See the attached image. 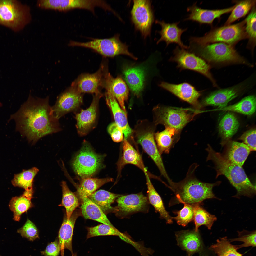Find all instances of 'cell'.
<instances>
[{
	"label": "cell",
	"instance_id": "obj_1",
	"mask_svg": "<svg viewBox=\"0 0 256 256\" xmlns=\"http://www.w3.org/2000/svg\"><path fill=\"white\" fill-rule=\"evenodd\" d=\"M49 100L48 96L35 98L30 95L26 102L8 121L14 119L16 131L32 144L45 136L61 130L59 119L54 115Z\"/></svg>",
	"mask_w": 256,
	"mask_h": 256
},
{
	"label": "cell",
	"instance_id": "obj_2",
	"mask_svg": "<svg viewBox=\"0 0 256 256\" xmlns=\"http://www.w3.org/2000/svg\"><path fill=\"white\" fill-rule=\"evenodd\" d=\"M197 167L196 164H193L189 167L183 180L178 182L172 181L169 184V188L175 195L173 203H201L206 199L216 198L212 189L221 182L210 183L200 181L195 175Z\"/></svg>",
	"mask_w": 256,
	"mask_h": 256
},
{
	"label": "cell",
	"instance_id": "obj_3",
	"mask_svg": "<svg viewBox=\"0 0 256 256\" xmlns=\"http://www.w3.org/2000/svg\"><path fill=\"white\" fill-rule=\"evenodd\" d=\"M206 150L208 152L207 160H211L214 164L216 178L221 175L225 176L236 189V196L251 197L255 194L256 185L251 182L242 167L229 162L209 145Z\"/></svg>",
	"mask_w": 256,
	"mask_h": 256
},
{
	"label": "cell",
	"instance_id": "obj_4",
	"mask_svg": "<svg viewBox=\"0 0 256 256\" xmlns=\"http://www.w3.org/2000/svg\"><path fill=\"white\" fill-rule=\"evenodd\" d=\"M187 50L210 63L216 64L252 65L241 56L233 46L217 42L198 45L189 43Z\"/></svg>",
	"mask_w": 256,
	"mask_h": 256
},
{
	"label": "cell",
	"instance_id": "obj_5",
	"mask_svg": "<svg viewBox=\"0 0 256 256\" xmlns=\"http://www.w3.org/2000/svg\"><path fill=\"white\" fill-rule=\"evenodd\" d=\"M245 19L237 23L229 25L210 31L201 37H192L189 43L203 45L222 42L233 46L247 36L245 30Z\"/></svg>",
	"mask_w": 256,
	"mask_h": 256
},
{
	"label": "cell",
	"instance_id": "obj_6",
	"mask_svg": "<svg viewBox=\"0 0 256 256\" xmlns=\"http://www.w3.org/2000/svg\"><path fill=\"white\" fill-rule=\"evenodd\" d=\"M29 7L16 0H0V24L15 31L23 29L31 20Z\"/></svg>",
	"mask_w": 256,
	"mask_h": 256
},
{
	"label": "cell",
	"instance_id": "obj_7",
	"mask_svg": "<svg viewBox=\"0 0 256 256\" xmlns=\"http://www.w3.org/2000/svg\"><path fill=\"white\" fill-rule=\"evenodd\" d=\"M105 155L96 153L85 140L72 162L74 172L82 178H90L103 167Z\"/></svg>",
	"mask_w": 256,
	"mask_h": 256
},
{
	"label": "cell",
	"instance_id": "obj_8",
	"mask_svg": "<svg viewBox=\"0 0 256 256\" xmlns=\"http://www.w3.org/2000/svg\"><path fill=\"white\" fill-rule=\"evenodd\" d=\"M119 37V34H116L109 38L93 39L91 41L86 42L71 41L68 45L91 48L105 57H113L123 54L137 60V58L129 51L128 46L121 41Z\"/></svg>",
	"mask_w": 256,
	"mask_h": 256
},
{
	"label": "cell",
	"instance_id": "obj_9",
	"mask_svg": "<svg viewBox=\"0 0 256 256\" xmlns=\"http://www.w3.org/2000/svg\"><path fill=\"white\" fill-rule=\"evenodd\" d=\"M170 59L176 63L178 68L193 70L202 74L210 81L214 87L217 86L210 72V65L194 53L178 46L174 50L173 55Z\"/></svg>",
	"mask_w": 256,
	"mask_h": 256
},
{
	"label": "cell",
	"instance_id": "obj_10",
	"mask_svg": "<svg viewBox=\"0 0 256 256\" xmlns=\"http://www.w3.org/2000/svg\"><path fill=\"white\" fill-rule=\"evenodd\" d=\"M188 109L157 106L154 108L155 122L165 127L173 128L179 132L191 121L196 114Z\"/></svg>",
	"mask_w": 256,
	"mask_h": 256
},
{
	"label": "cell",
	"instance_id": "obj_11",
	"mask_svg": "<svg viewBox=\"0 0 256 256\" xmlns=\"http://www.w3.org/2000/svg\"><path fill=\"white\" fill-rule=\"evenodd\" d=\"M117 203L114 213L121 219L127 218L137 212L146 213L149 208L148 198L142 193L122 195L116 200Z\"/></svg>",
	"mask_w": 256,
	"mask_h": 256
},
{
	"label": "cell",
	"instance_id": "obj_12",
	"mask_svg": "<svg viewBox=\"0 0 256 256\" xmlns=\"http://www.w3.org/2000/svg\"><path fill=\"white\" fill-rule=\"evenodd\" d=\"M131 11V19L135 28L146 38L150 34L154 20L150 0H133Z\"/></svg>",
	"mask_w": 256,
	"mask_h": 256
},
{
	"label": "cell",
	"instance_id": "obj_13",
	"mask_svg": "<svg viewBox=\"0 0 256 256\" xmlns=\"http://www.w3.org/2000/svg\"><path fill=\"white\" fill-rule=\"evenodd\" d=\"M252 82L249 78L231 87L215 91L203 100V104L218 107L219 108L225 107L229 102L250 88Z\"/></svg>",
	"mask_w": 256,
	"mask_h": 256
},
{
	"label": "cell",
	"instance_id": "obj_14",
	"mask_svg": "<svg viewBox=\"0 0 256 256\" xmlns=\"http://www.w3.org/2000/svg\"><path fill=\"white\" fill-rule=\"evenodd\" d=\"M136 137L137 142L153 160L158 167L161 174L167 180L169 183L172 181L166 171L155 141L154 135L152 129L146 128L136 131Z\"/></svg>",
	"mask_w": 256,
	"mask_h": 256
},
{
	"label": "cell",
	"instance_id": "obj_15",
	"mask_svg": "<svg viewBox=\"0 0 256 256\" xmlns=\"http://www.w3.org/2000/svg\"><path fill=\"white\" fill-rule=\"evenodd\" d=\"M107 70L102 65L93 73L81 75L72 82L71 86L81 94H97L101 93L100 89L101 87L104 88L105 75Z\"/></svg>",
	"mask_w": 256,
	"mask_h": 256
},
{
	"label": "cell",
	"instance_id": "obj_16",
	"mask_svg": "<svg viewBox=\"0 0 256 256\" xmlns=\"http://www.w3.org/2000/svg\"><path fill=\"white\" fill-rule=\"evenodd\" d=\"M82 94L71 86L58 96L52 108L54 116L59 119L78 108L83 102Z\"/></svg>",
	"mask_w": 256,
	"mask_h": 256
},
{
	"label": "cell",
	"instance_id": "obj_17",
	"mask_svg": "<svg viewBox=\"0 0 256 256\" xmlns=\"http://www.w3.org/2000/svg\"><path fill=\"white\" fill-rule=\"evenodd\" d=\"M101 93L95 94L90 106L86 110H82L76 114V129L81 136L87 135L95 126L97 122L99 102L103 96Z\"/></svg>",
	"mask_w": 256,
	"mask_h": 256
},
{
	"label": "cell",
	"instance_id": "obj_18",
	"mask_svg": "<svg viewBox=\"0 0 256 256\" xmlns=\"http://www.w3.org/2000/svg\"><path fill=\"white\" fill-rule=\"evenodd\" d=\"M159 85L182 100L194 106L199 105L198 99L201 93L190 84L184 82L175 84L163 82Z\"/></svg>",
	"mask_w": 256,
	"mask_h": 256
},
{
	"label": "cell",
	"instance_id": "obj_19",
	"mask_svg": "<svg viewBox=\"0 0 256 256\" xmlns=\"http://www.w3.org/2000/svg\"><path fill=\"white\" fill-rule=\"evenodd\" d=\"M105 88L106 104L112 112L115 122L121 129L124 135V138L127 139L133 132L128 124L127 113L119 106L110 88L106 86Z\"/></svg>",
	"mask_w": 256,
	"mask_h": 256
},
{
	"label": "cell",
	"instance_id": "obj_20",
	"mask_svg": "<svg viewBox=\"0 0 256 256\" xmlns=\"http://www.w3.org/2000/svg\"><path fill=\"white\" fill-rule=\"evenodd\" d=\"M235 5L223 9L208 10L202 9L198 7L196 3L188 7L187 10L190 12L184 21L191 20L200 24H211L214 20L222 15L231 12Z\"/></svg>",
	"mask_w": 256,
	"mask_h": 256
},
{
	"label": "cell",
	"instance_id": "obj_21",
	"mask_svg": "<svg viewBox=\"0 0 256 256\" xmlns=\"http://www.w3.org/2000/svg\"><path fill=\"white\" fill-rule=\"evenodd\" d=\"M155 23L161 27V30L158 32L160 37L157 41V44L164 41L166 43V46L170 44L174 43L182 48L188 49V46L183 44L181 39V35L187 29L180 28L178 26L179 22L170 23L163 20H157Z\"/></svg>",
	"mask_w": 256,
	"mask_h": 256
},
{
	"label": "cell",
	"instance_id": "obj_22",
	"mask_svg": "<svg viewBox=\"0 0 256 256\" xmlns=\"http://www.w3.org/2000/svg\"><path fill=\"white\" fill-rule=\"evenodd\" d=\"M175 236L178 245L186 251L188 256L202 250V245L199 231L182 230L176 232Z\"/></svg>",
	"mask_w": 256,
	"mask_h": 256
},
{
	"label": "cell",
	"instance_id": "obj_23",
	"mask_svg": "<svg viewBox=\"0 0 256 256\" xmlns=\"http://www.w3.org/2000/svg\"><path fill=\"white\" fill-rule=\"evenodd\" d=\"M223 154V157L230 162L242 167L251 151L243 142L229 141Z\"/></svg>",
	"mask_w": 256,
	"mask_h": 256
},
{
	"label": "cell",
	"instance_id": "obj_24",
	"mask_svg": "<svg viewBox=\"0 0 256 256\" xmlns=\"http://www.w3.org/2000/svg\"><path fill=\"white\" fill-rule=\"evenodd\" d=\"M123 73L131 91L135 95L139 96L144 88L145 77L144 69L140 66L126 65L123 67Z\"/></svg>",
	"mask_w": 256,
	"mask_h": 256
},
{
	"label": "cell",
	"instance_id": "obj_25",
	"mask_svg": "<svg viewBox=\"0 0 256 256\" xmlns=\"http://www.w3.org/2000/svg\"><path fill=\"white\" fill-rule=\"evenodd\" d=\"M82 215L81 209L75 210L70 219L65 216L58 233V238L61 247L62 253L65 249L73 253L72 240L74 225L77 218Z\"/></svg>",
	"mask_w": 256,
	"mask_h": 256
},
{
	"label": "cell",
	"instance_id": "obj_26",
	"mask_svg": "<svg viewBox=\"0 0 256 256\" xmlns=\"http://www.w3.org/2000/svg\"><path fill=\"white\" fill-rule=\"evenodd\" d=\"M105 86L110 88L122 109L126 113L124 103L128 98L129 90L125 81L119 76L114 78L107 70L105 75Z\"/></svg>",
	"mask_w": 256,
	"mask_h": 256
},
{
	"label": "cell",
	"instance_id": "obj_27",
	"mask_svg": "<svg viewBox=\"0 0 256 256\" xmlns=\"http://www.w3.org/2000/svg\"><path fill=\"white\" fill-rule=\"evenodd\" d=\"M123 151L122 156L118 165L119 172H120L126 165L131 164L139 168L144 173L148 174L140 154L124 138L123 143Z\"/></svg>",
	"mask_w": 256,
	"mask_h": 256
},
{
	"label": "cell",
	"instance_id": "obj_28",
	"mask_svg": "<svg viewBox=\"0 0 256 256\" xmlns=\"http://www.w3.org/2000/svg\"><path fill=\"white\" fill-rule=\"evenodd\" d=\"M81 201L80 209L82 215L85 218L115 227L100 208L88 197L84 198Z\"/></svg>",
	"mask_w": 256,
	"mask_h": 256
},
{
	"label": "cell",
	"instance_id": "obj_29",
	"mask_svg": "<svg viewBox=\"0 0 256 256\" xmlns=\"http://www.w3.org/2000/svg\"><path fill=\"white\" fill-rule=\"evenodd\" d=\"M33 192V190H25L21 196L14 197L10 201L9 207L13 213L15 221H19L22 214L33 206L31 201Z\"/></svg>",
	"mask_w": 256,
	"mask_h": 256
},
{
	"label": "cell",
	"instance_id": "obj_30",
	"mask_svg": "<svg viewBox=\"0 0 256 256\" xmlns=\"http://www.w3.org/2000/svg\"><path fill=\"white\" fill-rule=\"evenodd\" d=\"M145 174L146 179L147 198L149 202L159 213L161 218L165 220L167 224H172L173 221L172 217L166 210L162 199L152 184L148 174L146 173Z\"/></svg>",
	"mask_w": 256,
	"mask_h": 256
},
{
	"label": "cell",
	"instance_id": "obj_31",
	"mask_svg": "<svg viewBox=\"0 0 256 256\" xmlns=\"http://www.w3.org/2000/svg\"><path fill=\"white\" fill-rule=\"evenodd\" d=\"M178 132L173 128L167 127L163 131L157 132L155 134V139L161 155L163 153H169L177 140L175 137Z\"/></svg>",
	"mask_w": 256,
	"mask_h": 256
},
{
	"label": "cell",
	"instance_id": "obj_32",
	"mask_svg": "<svg viewBox=\"0 0 256 256\" xmlns=\"http://www.w3.org/2000/svg\"><path fill=\"white\" fill-rule=\"evenodd\" d=\"M121 195L101 189L95 192L88 197L97 205L105 214L114 212L115 207L111 206Z\"/></svg>",
	"mask_w": 256,
	"mask_h": 256
},
{
	"label": "cell",
	"instance_id": "obj_33",
	"mask_svg": "<svg viewBox=\"0 0 256 256\" xmlns=\"http://www.w3.org/2000/svg\"><path fill=\"white\" fill-rule=\"evenodd\" d=\"M239 126L237 118L231 113H227L222 117L218 127L219 133L223 139L222 145L226 144L236 133Z\"/></svg>",
	"mask_w": 256,
	"mask_h": 256
},
{
	"label": "cell",
	"instance_id": "obj_34",
	"mask_svg": "<svg viewBox=\"0 0 256 256\" xmlns=\"http://www.w3.org/2000/svg\"><path fill=\"white\" fill-rule=\"evenodd\" d=\"M113 180L112 178H108L101 179L82 178L77 187V196L82 201L103 185Z\"/></svg>",
	"mask_w": 256,
	"mask_h": 256
},
{
	"label": "cell",
	"instance_id": "obj_35",
	"mask_svg": "<svg viewBox=\"0 0 256 256\" xmlns=\"http://www.w3.org/2000/svg\"><path fill=\"white\" fill-rule=\"evenodd\" d=\"M256 106V97L251 95L244 97L235 104L214 110L233 111L250 115L255 112Z\"/></svg>",
	"mask_w": 256,
	"mask_h": 256
},
{
	"label": "cell",
	"instance_id": "obj_36",
	"mask_svg": "<svg viewBox=\"0 0 256 256\" xmlns=\"http://www.w3.org/2000/svg\"><path fill=\"white\" fill-rule=\"evenodd\" d=\"M61 186L62 198L61 203L59 206L64 207L66 210L67 218L69 219L73 212L79 205L78 199L76 194L70 190L65 181H63L62 182Z\"/></svg>",
	"mask_w": 256,
	"mask_h": 256
},
{
	"label": "cell",
	"instance_id": "obj_37",
	"mask_svg": "<svg viewBox=\"0 0 256 256\" xmlns=\"http://www.w3.org/2000/svg\"><path fill=\"white\" fill-rule=\"evenodd\" d=\"M200 203L196 204L193 219L195 224V230L198 231V228L201 225L206 226L211 229L214 222L217 219L214 215L211 214L200 206Z\"/></svg>",
	"mask_w": 256,
	"mask_h": 256
},
{
	"label": "cell",
	"instance_id": "obj_38",
	"mask_svg": "<svg viewBox=\"0 0 256 256\" xmlns=\"http://www.w3.org/2000/svg\"><path fill=\"white\" fill-rule=\"evenodd\" d=\"M39 171L36 167L24 170L15 175L12 183L14 186L22 188L26 190H33V179Z\"/></svg>",
	"mask_w": 256,
	"mask_h": 256
},
{
	"label": "cell",
	"instance_id": "obj_39",
	"mask_svg": "<svg viewBox=\"0 0 256 256\" xmlns=\"http://www.w3.org/2000/svg\"><path fill=\"white\" fill-rule=\"evenodd\" d=\"M218 256H242L243 255L237 251L234 245L231 244L226 237L220 238L217 243L212 245L209 248Z\"/></svg>",
	"mask_w": 256,
	"mask_h": 256
},
{
	"label": "cell",
	"instance_id": "obj_40",
	"mask_svg": "<svg viewBox=\"0 0 256 256\" xmlns=\"http://www.w3.org/2000/svg\"><path fill=\"white\" fill-rule=\"evenodd\" d=\"M255 0H252L237 2L225 25H230L238 19L245 16L255 6Z\"/></svg>",
	"mask_w": 256,
	"mask_h": 256
},
{
	"label": "cell",
	"instance_id": "obj_41",
	"mask_svg": "<svg viewBox=\"0 0 256 256\" xmlns=\"http://www.w3.org/2000/svg\"><path fill=\"white\" fill-rule=\"evenodd\" d=\"M87 238L94 237L113 235L125 237L124 235L115 227H113L105 224H101L92 227H87Z\"/></svg>",
	"mask_w": 256,
	"mask_h": 256
},
{
	"label": "cell",
	"instance_id": "obj_42",
	"mask_svg": "<svg viewBox=\"0 0 256 256\" xmlns=\"http://www.w3.org/2000/svg\"><path fill=\"white\" fill-rule=\"evenodd\" d=\"M196 203L183 204H184L183 207L180 210L175 212L177 215L174 217H172V219L175 220L179 225L183 227L186 226L189 223L193 220Z\"/></svg>",
	"mask_w": 256,
	"mask_h": 256
},
{
	"label": "cell",
	"instance_id": "obj_43",
	"mask_svg": "<svg viewBox=\"0 0 256 256\" xmlns=\"http://www.w3.org/2000/svg\"><path fill=\"white\" fill-rule=\"evenodd\" d=\"M245 19V30L249 42L254 45L256 43V9L255 6Z\"/></svg>",
	"mask_w": 256,
	"mask_h": 256
},
{
	"label": "cell",
	"instance_id": "obj_44",
	"mask_svg": "<svg viewBox=\"0 0 256 256\" xmlns=\"http://www.w3.org/2000/svg\"><path fill=\"white\" fill-rule=\"evenodd\" d=\"M23 237L33 241L39 238L38 230L34 224L28 219L23 226L17 230Z\"/></svg>",
	"mask_w": 256,
	"mask_h": 256
},
{
	"label": "cell",
	"instance_id": "obj_45",
	"mask_svg": "<svg viewBox=\"0 0 256 256\" xmlns=\"http://www.w3.org/2000/svg\"><path fill=\"white\" fill-rule=\"evenodd\" d=\"M230 242L234 241H239L243 243L240 245H234L237 250L243 247L249 246H256V231L251 232L245 235H239L238 237L228 239Z\"/></svg>",
	"mask_w": 256,
	"mask_h": 256
},
{
	"label": "cell",
	"instance_id": "obj_46",
	"mask_svg": "<svg viewBox=\"0 0 256 256\" xmlns=\"http://www.w3.org/2000/svg\"><path fill=\"white\" fill-rule=\"evenodd\" d=\"M256 129H252L246 131L239 138L247 145L251 151L256 150Z\"/></svg>",
	"mask_w": 256,
	"mask_h": 256
},
{
	"label": "cell",
	"instance_id": "obj_47",
	"mask_svg": "<svg viewBox=\"0 0 256 256\" xmlns=\"http://www.w3.org/2000/svg\"><path fill=\"white\" fill-rule=\"evenodd\" d=\"M60 251L61 247L57 238L54 242L49 243L45 249L41 253L44 256H58Z\"/></svg>",
	"mask_w": 256,
	"mask_h": 256
},
{
	"label": "cell",
	"instance_id": "obj_48",
	"mask_svg": "<svg viewBox=\"0 0 256 256\" xmlns=\"http://www.w3.org/2000/svg\"><path fill=\"white\" fill-rule=\"evenodd\" d=\"M107 131L114 142H119L123 140V132L115 122H113L108 126Z\"/></svg>",
	"mask_w": 256,
	"mask_h": 256
},
{
	"label": "cell",
	"instance_id": "obj_49",
	"mask_svg": "<svg viewBox=\"0 0 256 256\" xmlns=\"http://www.w3.org/2000/svg\"><path fill=\"white\" fill-rule=\"evenodd\" d=\"M72 256H77V255L76 253H75L74 254H72Z\"/></svg>",
	"mask_w": 256,
	"mask_h": 256
},
{
	"label": "cell",
	"instance_id": "obj_50",
	"mask_svg": "<svg viewBox=\"0 0 256 256\" xmlns=\"http://www.w3.org/2000/svg\"><path fill=\"white\" fill-rule=\"evenodd\" d=\"M199 256H205L203 254H200Z\"/></svg>",
	"mask_w": 256,
	"mask_h": 256
},
{
	"label": "cell",
	"instance_id": "obj_51",
	"mask_svg": "<svg viewBox=\"0 0 256 256\" xmlns=\"http://www.w3.org/2000/svg\"></svg>",
	"mask_w": 256,
	"mask_h": 256
}]
</instances>
